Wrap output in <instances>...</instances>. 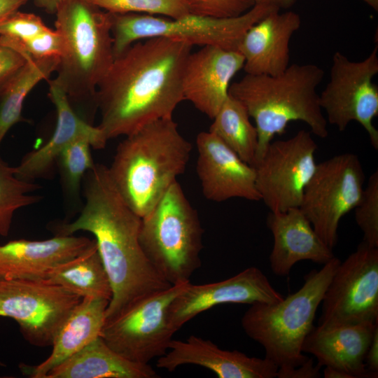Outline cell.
<instances>
[{
    "mask_svg": "<svg viewBox=\"0 0 378 378\" xmlns=\"http://www.w3.org/2000/svg\"><path fill=\"white\" fill-rule=\"evenodd\" d=\"M192 46L156 37L138 41L113 62L97 86L98 127L108 140L172 117L184 100L182 78Z\"/></svg>",
    "mask_w": 378,
    "mask_h": 378,
    "instance_id": "6da1fadb",
    "label": "cell"
},
{
    "mask_svg": "<svg viewBox=\"0 0 378 378\" xmlns=\"http://www.w3.org/2000/svg\"><path fill=\"white\" fill-rule=\"evenodd\" d=\"M85 204L71 223H61L57 234L90 232L108 276L112 298L105 322L122 314L144 298L172 285L155 270L140 242V218L124 200L108 167L96 164L83 178Z\"/></svg>",
    "mask_w": 378,
    "mask_h": 378,
    "instance_id": "7a4b0ae2",
    "label": "cell"
},
{
    "mask_svg": "<svg viewBox=\"0 0 378 378\" xmlns=\"http://www.w3.org/2000/svg\"><path fill=\"white\" fill-rule=\"evenodd\" d=\"M191 150L172 117L159 119L118 144L109 174L124 200L142 218L184 173Z\"/></svg>",
    "mask_w": 378,
    "mask_h": 378,
    "instance_id": "3957f363",
    "label": "cell"
},
{
    "mask_svg": "<svg viewBox=\"0 0 378 378\" xmlns=\"http://www.w3.org/2000/svg\"><path fill=\"white\" fill-rule=\"evenodd\" d=\"M323 76V69L315 64H293L276 76L246 74L230 84L229 94L244 106L255 122L258 135L255 162L290 122H304L313 134L328 136V122L317 93Z\"/></svg>",
    "mask_w": 378,
    "mask_h": 378,
    "instance_id": "277c9868",
    "label": "cell"
},
{
    "mask_svg": "<svg viewBox=\"0 0 378 378\" xmlns=\"http://www.w3.org/2000/svg\"><path fill=\"white\" fill-rule=\"evenodd\" d=\"M340 260L332 258L319 270H312L303 286L275 303L251 304L241 323L245 333L260 344L265 358L277 367V372L291 370L309 358L303 354L302 344L313 327L323 295Z\"/></svg>",
    "mask_w": 378,
    "mask_h": 378,
    "instance_id": "5b68a950",
    "label": "cell"
},
{
    "mask_svg": "<svg viewBox=\"0 0 378 378\" xmlns=\"http://www.w3.org/2000/svg\"><path fill=\"white\" fill-rule=\"evenodd\" d=\"M85 0H63L55 14V29L64 50L54 78L69 101H92L113 59L112 13Z\"/></svg>",
    "mask_w": 378,
    "mask_h": 378,
    "instance_id": "8992f818",
    "label": "cell"
},
{
    "mask_svg": "<svg viewBox=\"0 0 378 378\" xmlns=\"http://www.w3.org/2000/svg\"><path fill=\"white\" fill-rule=\"evenodd\" d=\"M203 233L197 211L176 181L141 218L139 242L158 272L176 285L190 282L200 267Z\"/></svg>",
    "mask_w": 378,
    "mask_h": 378,
    "instance_id": "52a82bcc",
    "label": "cell"
},
{
    "mask_svg": "<svg viewBox=\"0 0 378 378\" xmlns=\"http://www.w3.org/2000/svg\"><path fill=\"white\" fill-rule=\"evenodd\" d=\"M274 10L278 9L255 4L244 14L230 18L190 13L176 18L140 13H112L114 57L138 41L156 37L186 42L192 46H213L237 50L246 30Z\"/></svg>",
    "mask_w": 378,
    "mask_h": 378,
    "instance_id": "ba28073f",
    "label": "cell"
},
{
    "mask_svg": "<svg viewBox=\"0 0 378 378\" xmlns=\"http://www.w3.org/2000/svg\"><path fill=\"white\" fill-rule=\"evenodd\" d=\"M364 181L358 155L345 153L316 164L304 188L299 208L332 250L337 243L340 221L358 204Z\"/></svg>",
    "mask_w": 378,
    "mask_h": 378,
    "instance_id": "9c48e42d",
    "label": "cell"
},
{
    "mask_svg": "<svg viewBox=\"0 0 378 378\" xmlns=\"http://www.w3.org/2000/svg\"><path fill=\"white\" fill-rule=\"evenodd\" d=\"M378 47L363 60L351 61L336 51L332 59L329 80L318 94L326 120L340 131L356 121L367 132L370 143L378 149V130L372 123L378 115V87L373 78L378 74Z\"/></svg>",
    "mask_w": 378,
    "mask_h": 378,
    "instance_id": "30bf717a",
    "label": "cell"
},
{
    "mask_svg": "<svg viewBox=\"0 0 378 378\" xmlns=\"http://www.w3.org/2000/svg\"><path fill=\"white\" fill-rule=\"evenodd\" d=\"M82 298L39 279L0 278V311L17 321L24 338L38 347L52 346Z\"/></svg>",
    "mask_w": 378,
    "mask_h": 378,
    "instance_id": "8fae6325",
    "label": "cell"
},
{
    "mask_svg": "<svg viewBox=\"0 0 378 378\" xmlns=\"http://www.w3.org/2000/svg\"><path fill=\"white\" fill-rule=\"evenodd\" d=\"M312 134L301 130L288 139L272 141L253 166L260 200L270 211L300 207L316 167Z\"/></svg>",
    "mask_w": 378,
    "mask_h": 378,
    "instance_id": "7c38bea8",
    "label": "cell"
},
{
    "mask_svg": "<svg viewBox=\"0 0 378 378\" xmlns=\"http://www.w3.org/2000/svg\"><path fill=\"white\" fill-rule=\"evenodd\" d=\"M321 303L319 326L378 322V247L362 241L340 262Z\"/></svg>",
    "mask_w": 378,
    "mask_h": 378,
    "instance_id": "4fadbf2b",
    "label": "cell"
},
{
    "mask_svg": "<svg viewBox=\"0 0 378 378\" xmlns=\"http://www.w3.org/2000/svg\"><path fill=\"white\" fill-rule=\"evenodd\" d=\"M188 283L172 285L140 300L105 322L100 337L115 352L137 363L149 364L163 356L174 334L167 321L169 306Z\"/></svg>",
    "mask_w": 378,
    "mask_h": 378,
    "instance_id": "5bb4252c",
    "label": "cell"
},
{
    "mask_svg": "<svg viewBox=\"0 0 378 378\" xmlns=\"http://www.w3.org/2000/svg\"><path fill=\"white\" fill-rule=\"evenodd\" d=\"M284 298L260 269L250 267L218 282L200 285L189 282L169 304L167 321L175 333L197 315L219 304H271Z\"/></svg>",
    "mask_w": 378,
    "mask_h": 378,
    "instance_id": "9a60e30c",
    "label": "cell"
},
{
    "mask_svg": "<svg viewBox=\"0 0 378 378\" xmlns=\"http://www.w3.org/2000/svg\"><path fill=\"white\" fill-rule=\"evenodd\" d=\"M196 146L197 174L207 200L216 202L235 197L260 200L253 167L209 131L198 134Z\"/></svg>",
    "mask_w": 378,
    "mask_h": 378,
    "instance_id": "2e32d148",
    "label": "cell"
},
{
    "mask_svg": "<svg viewBox=\"0 0 378 378\" xmlns=\"http://www.w3.org/2000/svg\"><path fill=\"white\" fill-rule=\"evenodd\" d=\"M244 63L238 50L206 46L191 52L183 72L184 100L213 119L228 97L230 82Z\"/></svg>",
    "mask_w": 378,
    "mask_h": 378,
    "instance_id": "e0dca14e",
    "label": "cell"
},
{
    "mask_svg": "<svg viewBox=\"0 0 378 378\" xmlns=\"http://www.w3.org/2000/svg\"><path fill=\"white\" fill-rule=\"evenodd\" d=\"M48 81V96L57 112L56 127L45 144L27 153L15 167L16 176L27 181L48 178L61 153L78 138L88 139L94 149H102L107 143L98 126L92 125L76 112L63 88L55 79Z\"/></svg>",
    "mask_w": 378,
    "mask_h": 378,
    "instance_id": "ac0fdd59",
    "label": "cell"
},
{
    "mask_svg": "<svg viewBox=\"0 0 378 378\" xmlns=\"http://www.w3.org/2000/svg\"><path fill=\"white\" fill-rule=\"evenodd\" d=\"M156 365L169 372L183 365H199L219 378H274L278 370L265 357H249L237 350H224L213 342L195 335L184 341L172 340L169 349L158 358Z\"/></svg>",
    "mask_w": 378,
    "mask_h": 378,
    "instance_id": "d6986e66",
    "label": "cell"
},
{
    "mask_svg": "<svg viewBox=\"0 0 378 378\" xmlns=\"http://www.w3.org/2000/svg\"><path fill=\"white\" fill-rule=\"evenodd\" d=\"M300 25L297 13L274 10L250 27L237 48L246 74L276 76L284 71L290 65V39Z\"/></svg>",
    "mask_w": 378,
    "mask_h": 378,
    "instance_id": "ffe728a7",
    "label": "cell"
},
{
    "mask_svg": "<svg viewBox=\"0 0 378 378\" xmlns=\"http://www.w3.org/2000/svg\"><path fill=\"white\" fill-rule=\"evenodd\" d=\"M375 323L314 326L302 346L303 353L314 355L320 366L344 371L353 378H377L370 372L365 358Z\"/></svg>",
    "mask_w": 378,
    "mask_h": 378,
    "instance_id": "44dd1931",
    "label": "cell"
},
{
    "mask_svg": "<svg viewBox=\"0 0 378 378\" xmlns=\"http://www.w3.org/2000/svg\"><path fill=\"white\" fill-rule=\"evenodd\" d=\"M266 223L273 237L270 262L275 275L288 276L301 260L325 265L335 257L299 207L270 211Z\"/></svg>",
    "mask_w": 378,
    "mask_h": 378,
    "instance_id": "7402d4cb",
    "label": "cell"
},
{
    "mask_svg": "<svg viewBox=\"0 0 378 378\" xmlns=\"http://www.w3.org/2000/svg\"><path fill=\"white\" fill-rule=\"evenodd\" d=\"M85 237L59 235L45 240H12L0 246V278L39 279L57 265L89 249Z\"/></svg>",
    "mask_w": 378,
    "mask_h": 378,
    "instance_id": "603a6c76",
    "label": "cell"
},
{
    "mask_svg": "<svg viewBox=\"0 0 378 378\" xmlns=\"http://www.w3.org/2000/svg\"><path fill=\"white\" fill-rule=\"evenodd\" d=\"M108 303L104 299L82 298L59 330L50 356L38 365L20 364L23 374L45 378L52 368L99 337Z\"/></svg>",
    "mask_w": 378,
    "mask_h": 378,
    "instance_id": "cb8c5ba5",
    "label": "cell"
},
{
    "mask_svg": "<svg viewBox=\"0 0 378 378\" xmlns=\"http://www.w3.org/2000/svg\"><path fill=\"white\" fill-rule=\"evenodd\" d=\"M149 364L126 359L99 336L52 368L45 378H157Z\"/></svg>",
    "mask_w": 378,
    "mask_h": 378,
    "instance_id": "d4e9b609",
    "label": "cell"
},
{
    "mask_svg": "<svg viewBox=\"0 0 378 378\" xmlns=\"http://www.w3.org/2000/svg\"><path fill=\"white\" fill-rule=\"evenodd\" d=\"M58 285L81 298H112V288L96 241L80 255L57 265L42 279Z\"/></svg>",
    "mask_w": 378,
    "mask_h": 378,
    "instance_id": "484cf974",
    "label": "cell"
},
{
    "mask_svg": "<svg viewBox=\"0 0 378 378\" xmlns=\"http://www.w3.org/2000/svg\"><path fill=\"white\" fill-rule=\"evenodd\" d=\"M27 61L0 95V146L10 129L22 120L24 102L31 90L56 71L59 57L33 58Z\"/></svg>",
    "mask_w": 378,
    "mask_h": 378,
    "instance_id": "4316f807",
    "label": "cell"
},
{
    "mask_svg": "<svg viewBox=\"0 0 378 378\" xmlns=\"http://www.w3.org/2000/svg\"><path fill=\"white\" fill-rule=\"evenodd\" d=\"M213 120L209 131L244 162L253 167L255 162L258 135L244 106L229 94Z\"/></svg>",
    "mask_w": 378,
    "mask_h": 378,
    "instance_id": "83f0119b",
    "label": "cell"
},
{
    "mask_svg": "<svg viewBox=\"0 0 378 378\" xmlns=\"http://www.w3.org/2000/svg\"><path fill=\"white\" fill-rule=\"evenodd\" d=\"M39 188L34 182L19 178L15 167L0 157V236L8 235L17 210L41 201V196L31 194Z\"/></svg>",
    "mask_w": 378,
    "mask_h": 378,
    "instance_id": "f1b7e54d",
    "label": "cell"
},
{
    "mask_svg": "<svg viewBox=\"0 0 378 378\" xmlns=\"http://www.w3.org/2000/svg\"><path fill=\"white\" fill-rule=\"evenodd\" d=\"M91 148L88 139L78 138L69 144L57 160L64 192L69 197L78 196L82 181L95 164Z\"/></svg>",
    "mask_w": 378,
    "mask_h": 378,
    "instance_id": "f546056e",
    "label": "cell"
},
{
    "mask_svg": "<svg viewBox=\"0 0 378 378\" xmlns=\"http://www.w3.org/2000/svg\"><path fill=\"white\" fill-rule=\"evenodd\" d=\"M113 14L140 13L176 18L189 13L186 0H85Z\"/></svg>",
    "mask_w": 378,
    "mask_h": 378,
    "instance_id": "4dcf8cb0",
    "label": "cell"
},
{
    "mask_svg": "<svg viewBox=\"0 0 378 378\" xmlns=\"http://www.w3.org/2000/svg\"><path fill=\"white\" fill-rule=\"evenodd\" d=\"M49 29L38 15L17 10L0 23V43L15 48Z\"/></svg>",
    "mask_w": 378,
    "mask_h": 378,
    "instance_id": "1f68e13d",
    "label": "cell"
},
{
    "mask_svg": "<svg viewBox=\"0 0 378 378\" xmlns=\"http://www.w3.org/2000/svg\"><path fill=\"white\" fill-rule=\"evenodd\" d=\"M355 219L363 234V241L378 247V171L370 176L355 207Z\"/></svg>",
    "mask_w": 378,
    "mask_h": 378,
    "instance_id": "d6a6232c",
    "label": "cell"
},
{
    "mask_svg": "<svg viewBox=\"0 0 378 378\" xmlns=\"http://www.w3.org/2000/svg\"><path fill=\"white\" fill-rule=\"evenodd\" d=\"M189 13L214 18L240 16L249 10L253 0H186Z\"/></svg>",
    "mask_w": 378,
    "mask_h": 378,
    "instance_id": "836d02e7",
    "label": "cell"
},
{
    "mask_svg": "<svg viewBox=\"0 0 378 378\" xmlns=\"http://www.w3.org/2000/svg\"><path fill=\"white\" fill-rule=\"evenodd\" d=\"M13 49L23 56L33 58H60L64 50V41L59 31L49 29L34 39Z\"/></svg>",
    "mask_w": 378,
    "mask_h": 378,
    "instance_id": "e575fe53",
    "label": "cell"
},
{
    "mask_svg": "<svg viewBox=\"0 0 378 378\" xmlns=\"http://www.w3.org/2000/svg\"><path fill=\"white\" fill-rule=\"evenodd\" d=\"M26 61L21 53L0 43V95Z\"/></svg>",
    "mask_w": 378,
    "mask_h": 378,
    "instance_id": "d590c367",
    "label": "cell"
},
{
    "mask_svg": "<svg viewBox=\"0 0 378 378\" xmlns=\"http://www.w3.org/2000/svg\"><path fill=\"white\" fill-rule=\"evenodd\" d=\"M320 367L314 365L312 358H309L304 363L283 372H276L279 378H317L321 377Z\"/></svg>",
    "mask_w": 378,
    "mask_h": 378,
    "instance_id": "8d00e7d4",
    "label": "cell"
},
{
    "mask_svg": "<svg viewBox=\"0 0 378 378\" xmlns=\"http://www.w3.org/2000/svg\"><path fill=\"white\" fill-rule=\"evenodd\" d=\"M365 363L370 372L378 374V326L375 328L371 342L367 351Z\"/></svg>",
    "mask_w": 378,
    "mask_h": 378,
    "instance_id": "74e56055",
    "label": "cell"
},
{
    "mask_svg": "<svg viewBox=\"0 0 378 378\" xmlns=\"http://www.w3.org/2000/svg\"><path fill=\"white\" fill-rule=\"evenodd\" d=\"M28 0H0V23L19 8L26 4Z\"/></svg>",
    "mask_w": 378,
    "mask_h": 378,
    "instance_id": "f35d334b",
    "label": "cell"
},
{
    "mask_svg": "<svg viewBox=\"0 0 378 378\" xmlns=\"http://www.w3.org/2000/svg\"><path fill=\"white\" fill-rule=\"evenodd\" d=\"M297 0H253L255 5L260 4L271 6L278 10L288 9L293 6Z\"/></svg>",
    "mask_w": 378,
    "mask_h": 378,
    "instance_id": "ab89813d",
    "label": "cell"
},
{
    "mask_svg": "<svg viewBox=\"0 0 378 378\" xmlns=\"http://www.w3.org/2000/svg\"><path fill=\"white\" fill-rule=\"evenodd\" d=\"M35 4L49 13H55L59 4L63 0H34Z\"/></svg>",
    "mask_w": 378,
    "mask_h": 378,
    "instance_id": "60d3db41",
    "label": "cell"
},
{
    "mask_svg": "<svg viewBox=\"0 0 378 378\" xmlns=\"http://www.w3.org/2000/svg\"><path fill=\"white\" fill-rule=\"evenodd\" d=\"M323 373L325 378H353L348 373L330 367H325Z\"/></svg>",
    "mask_w": 378,
    "mask_h": 378,
    "instance_id": "b9f144b4",
    "label": "cell"
},
{
    "mask_svg": "<svg viewBox=\"0 0 378 378\" xmlns=\"http://www.w3.org/2000/svg\"><path fill=\"white\" fill-rule=\"evenodd\" d=\"M365 4H367L373 10H378V0H362Z\"/></svg>",
    "mask_w": 378,
    "mask_h": 378,
    "instance_id": "7bdbcfd3",
    "label": "cell"
},
{
    "mask_svg": "<svg viewBox=\"0 0 378 378\" xmlns=\"http://www.w3.org/2000/svg\"><path fill=\"white\" fill-rule=\"evenodd\" d=\"M0 316H4V314H3V313H2L1 311H0Z\"/></svg>",
    "mask_w": 378,
    "mask_h": 378,
    "instance_id": "ee69618b",
    "label": "cell"
}]
</instances>
